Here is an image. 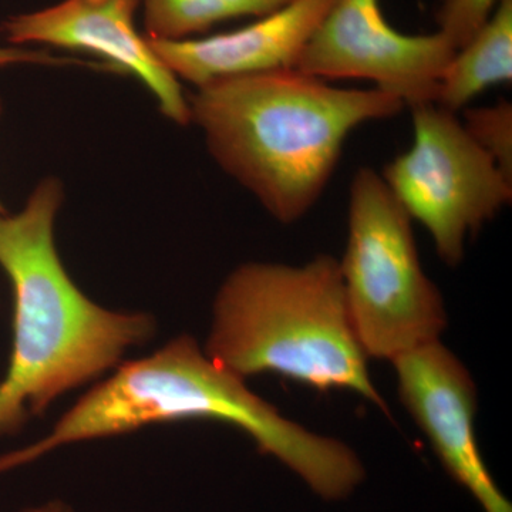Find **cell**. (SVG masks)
Returning a JSON list of instances; mask_svg holds the SVG:
<instances>
[{"label": "cell", "mask_w": 512, "mask_h": 512, "mask_svg": "<svg viewBox=\"0 0 512 512\" xmlns=\"http://www.w3.org/2000/svg\"><path fill=\"white\" fill-rule=\"evenodd\" d=\"M16 64L92 67L94 70H106V72H109V69L103 63H86L83 60L70 59V57L52 56L46 50L26 49V47L22 46H0V69L16 66Z\"/></svg>", "instance_id": "cell-15"}, {"label": "cell", "mask_w": 512, "mask_h": 512, "mask_svg": "<svg viewBox=\"0 0 512 512\" xmlns=\"http://www.w3.org/2000/svg\"><path fill=\"white\" fill-rule=\"evenodd\" d=\"M204 352L241 379L274 373L320 392L350 390L390 417L370 379L333 256L302 266H238L215 298Z\"/></svg>", "instance_id": "cell-4"}, {"label": "cell", "mask_w": 512, "mask_h": 512, "mask_svg": "<svg viewBox=\"0 0 512 512\" xmlns=\"http://www.w3.org/2000/svg\"><path fill=\"white\" fill-rule=\"evenodd\" d=\"M440 30L406 35L384 18L380 0H333L295 69L325 82L366 80L404 107L436 103L456 53Z\"/></svg>", "instance_id": "cell-7"}, {"label": "cell", "mask_w": 512, "mask_h": 512, "mask_svg": "<svg viewBox=\"0 0 512 512\" xmlns=\"http://www.w3.org/2000/svg\"><path fill=\"white\" fill-rule=\"evenodd\" d=\"M511 82L512 0H500L483 28L454 53L436 104L458 114L491 86Z\"/></svg>", "instance_id": "cell-11"}, {"label": "cell", "mask_w": 512, "mask_h": 512, "mask_svg": "<svg viewBox=\"0 0 512 512\" xmlns=\"http://www.w3.org/2000/svg\"><path fill=\"white\" fill-rule=\"evenodd\" d=\"M63 185L40 181L25 207L0 214V268L13 295L12 350L0 382V437L63 394L99 380L156 333L143 312L103 308L64 268L55 242Z\"/></svg>", "instance_id": "cell-3"}, {"label": "cell", "mask_w": 512, "mask_h": 512, "mask_svg": "<svg viewBox=\"0 0 512 512\" xmlns=\"http://www.w3.org/2000/svg\"><path fill=\"white\" fill-rule=\"evenodd\" d=\"M0 114H2V100H0ZM5 212V207H3L2 201H0V214H5Z\"/></svg>", "instance_id": "cell-17"}, {"label": "cell", "mask_w": 512, "mask_h": 512, "mask_svg": "<svg viewBox=\"0 0 512 512\" xmlns=\"http://www.w3.org/2000/svg\"><path fill=\"white\" fill-rule=\"evenodd\" d=\"M464 128L478 147L483 148L507 177L512 178V103L500 100L494 106L466 107Z\"/></svg>", "instance_id": "cell-13"}, {"label": "cell", "mask_w": 512, "mask_h": 512, "mask_svg": "<svg viewBox=\"0 0 512 512\" xmlns=\"http://www.w3.org/2000/svg\"><path fill=\"white\" fill-rule=\"evenodd\" d=\"M333 0H292L251 25L184 40L147 39L178 80L195 87L227 79L293 69Z\"/></svg>", "instance_id": "cell-10"}, {"label": "cell", "mask_w": 512, "mask_h": 512, "mask_svg": "<svg viewBox=\"0 0 512 512\" xmlns=\"http://www.w3.org/2000/svg\"><path fill=\"white\" fill-rule=\"evenodd\" d=\"M22 512H73L72 507L64 501L53 500L46 503L35 505V507L26 508Z\"/></svg>", "instance_id": "cell-16"}, {"label": "cell", "mask_w": 512, "mask_h": 512, "mask_svg": "<svg viewBox=\"0 0 512 512\" xmlns=\"http://www.w3.org/2000/svg\"><path fill=\"white\" fill-rule=\"evenodd\" d=\"M292 0H141L144 36L153 40H184L202 35L218 23L262 18Z\"/></svg>", "instance_id": "cell-12"}, {"label": "cell", "mask_w": 512, "mask_h": 512, "mask_svg": "<svg viewBox=\"0 0 512 512\" xmlns=\"http://www.w3.org/2000/svg\"><path fill=\"white\" fill-rule=\"evenodd\" d=\"M188 101L215 163L282 224L315 207L357 127L406 109L375 87L340 89L295 67L215 80Z\"/></svg>", "instance_id": "cell-2"}, {"label": "cell", "mask_w": 512, "mask_h": 512, "mask_svg": "<svg viewBox=\"0 0 512 512\" xmlns=\"http://www.w3.org/2000/svg\"><path fill=\"white\" fill-rule=\"evenodd\" d=\"M187 420L238 427L259 453L281 461L322 500H345L366 477L352 448L286 419L188 335L170 340L151 356L121 362L70 407L46 437L10 456L18 467L69 444Z\"/></svg>", "instance_id": "cell-1"}, {"label": "cell", "mask_w": 512, "mask_h": 512, "mask_svg": "<svg viewBox=\"0 0 512 512\" xmlns=\"http://www.w3.org/2000/svg\"><path fill=\"white\" fill-rule=\"evenodd\" d=\"M500 0H443L437 23L456 50L483 28Z\"/></svg>", "instance_id": "cell-14"}, {"label": "cell", "mask_w": 512, "mask_h": 512, "mask_svg": "<svg viewBox=\"0 0 512 512\" xmlns=\"http://www.w3.org/2000/svg\"><path fill=\"white\" fill-rule=\"evenodd\" d=\"M400 399L429 439L448 476L484 512H512L481 456L474 431L477 389L466 366L440 340L393 360Z\"/></svg>", "instance_id": "cell-9"}, {"label": "cell", "mask_w": 512, "mask_h": 512, "mask_svg": "<svg viewBox=\"0 0 512 512\" xmlns=\"http://www.w3.org/2000/svg\"><path fill=\"white\" fill-rule=\"evenodd\" d=\"M413 143L382 178L412 220L429 231L448 266L512 201V178L468 136L460 117L436 103L410 107Z\"/></svg>", "instance_id": "cell-6"}, {"label": "cell", "mask_w": 512, "mask_h": 512, "mask_svg": "<svg viewBox=\"0 0 512 512\" xmlns=\"http://www.w3.org/2000/svg\"><path fill=\"white\" fill-rule=\"evenodd\" d=\"M140 5L141 0H63L6 19L0 33L12 46L49 45L99 56L111 72L140 80L168 120L188 126L190 101L180 80L136 29L134 18Z\"/></svg>", "instance_id": "cell-8"}, {"label": "cell", "mask_w": 512, "mask_h": 512, "mask_svg": "<svg viewBox=\"0 0 512 512\" xmlns=\"http://www.w3.org/2000/svg\"><path fill=\"white\" fill-rule=\"evenodd\" d=\"M412 222L382 174L356 171L339 266L357 339L373 359L393 362L440 340L447 326L443 296L421 268Z\"/></svg>", "instance_id": "cell-5"}]
</instances>
